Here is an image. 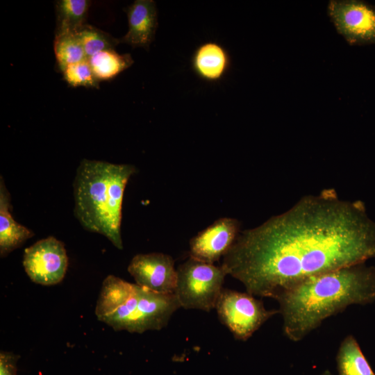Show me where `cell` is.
<instances>
[{"mask_svg":"<svg viewBox=\"0 0 375 375\" xmlns=\"http://www.w3.org/2000/svg\"><path fill=\"white\" fill-rule=\"evenodd\" d=\"M90 6L88 0H60L55 4L56 34L76 33L85 24Z\"/></svg>","mask_w":375,"mask_h":375,"instance_id":"16","label":"cell"},{"mask_svg":"<svg viewBox=\"0 0 375 375\" xmlns=\"http://www.w3.org/2000/svg\"><path fill=\"white\" fill-rule=\"evenodd\" d=\"M174 294L185 309L210 312L223 289L227 274L224 267L189 258L176 269Z\"/></svg>","mask_w":375,"mask_h":375,"instance_id":"5","label":"cell"},{"mask_svg":"<svg viewBox=\"0 0 375 375\" xmlns=\"http://www.w3.org/2000/svg\"><path fill=\"white\" fill-rule=\"evenodd\" d=\"M135 285L114 275L106 276L97 301L95 315L97 319L103 322L124 304L134 292Z\"/></svg>","mask_w":375,"mask_h":375,"instance_id":"14","label":"cell"},{"mask_svg":"<svg viewBox=\"0 0 375 375\" xmlns=\"http://www.w3.org/2000/svg\"><path fill=\"white\" fill-rule=\"evenodd\" d=\"M128 28L120 39L133 47L149 49L158 27L156 5L152 0H136L124 9Z\"/></svg>","mask_w":375,"mask_h":375,"instance_id":"11","label":"cell"},{"mask_svg":"<svg viewBox=\"0 0 375 375\" xmlns=\"http://www.w3.org/2000/svg\"><path fill=\"white\" fill-rule=\"evenodd\" d=\"M336 361L339 375H375L352 335L341 342Z\"/></svg>","mask_w":375,"mask_h":375,"instance_id":"15","label":"cell"},{"mask_svg":"<svg viewBox=\"0 0 375 375\" xmlns=\"http://www.w3.org/2000/svg\"><path fill=\"white\" fill-rule=\"evenodd\" d=\"M136 172L133 165L83 159L73 183L77 220L85 230L103 235L120 250L124 192Z\"/></svg>","mask_w":375,"mask_h":375,"instance_id":"3","label":"cell"},{"mask_svg":"<svg viewBox=\"0 0 375 375\" xmlns=\"http://www.w3.org/2000/svg\"><path fill=\"white\" fill-rule=\"evenodd\" d=\"M53 50L57 65L61 72L69 65L87 59L76 33L56 34Z\"/></svg>","mask_w":375,"mask_h":375,"instance_id":"18","label":"cell"},{"mask_svg":"<svg viewBox=\"0 0 375 375\" xmlns=\"http://www.w3.org/2000/svg\"><path fill=\"white\" fill-rule=\"evenodd\" d=\"M374 258L375 222L365 203L328 188L240 231L221 265L247 292L275 299L312 276Z\"/></svg>","mask_w":375,"mask_h":375,"instance_id":"1","label":"cell"},{"mask_svg":"<svg viewBox=\"0 0 375 375\" xmlns=\"http://www.w3.org/2000/svg\"><path fill=\"white\" fill-rule=\"evenodd\" d=\"M22 262L33 282L42 285H53L64 278L68 257L63 242L49 236L25 249Z\"/></svg>","mask_w":375,"mask_h":375,"instance_id":"7","label":"cell"},{"mask_svg":"<svg viewBox=\"0 0 375 375\" xmlns=\"http://www.w3.org/2000/svg\"><path fill=\"white\" fill-rule=\"evenodd\" d=\"M240 231L238 219H218L190 240V258L214 264L228 251Z\"/></svg>","mask_w":375,"mask_h":375,"instance_id":"10","label":"cell"},{"mask_svg":"<svg viewBox=\"0 0 375 375\" xmlns=\"http://www.w3.org/2000/svg\"><path fill=\"white\" fill-rule=\"evenodd\" d=\"M76 34L87 59L100 51L115 49L120 42V40L88 24H84Z\"/></svg>","mask_w":375,"mask_h":375,"instance_id":"19","label":"cell"},{"mask_svg":"<svg viewBox=\"0 0 375 375\" xmlns=\"http://www.w3.org/2000/svg\"><path fill=\"white\" fill-rule=\"evenodd\" d=\"M10 194L6 189L3 178L0 176V256H7L20 247L35 233L17 223L10 213Z\"/></svg>","mask_w":375,"mask_h":375,"instance_id":"13","label":"cell"},{"mask_svg":"<svg viewBox=\"0 0 375 375\" xmlns=\"http://www.w3.org/2000/svg\"><path fill=\"white\" fill-rule=\"evenodd\" d=\"M220 322L237 340L246 341L278 309L267 310L251 294L223 288L215 308Z\"/></svg>","mask_w":375,"mask_h":375,"instance_id":"6","label":"cell"},{"mask_svg":"<svg viewBox=\"0 0 375 375\" xmlns=\"http://www.w3.org/2000/svg\"><path fill=\"white\" fill-rule=\"evenodd\" d=\"M319 375H333V374L328 370H326Z\"/></svg>","mask_w":375,"mask_h":375,"instance_id":"22","label":"cell"},{"mask_svg":"<svg viewBox=\"0 0 375 375\" xmlns=\"http://www.w3.org/2000/svg\"><path fill=\"white\" fill-rule=\"evenodd\" d=\"M64 80L72 87L99 88L88 59L67 66L62 72Z\"/></svg>","mask_w":375,"mask_h":375,"instance_id":"20","label":"cell"},{"mask_svg":"<svg viewBox=\"0 0 375 375\" xmlns=\"http://www.w3.org/2000/svg\"><path fill=\"white\" fill-rule=\"evenodd\" d=\"M135 284L160 294H174L177 271L172 256L162 253L135 255L128 266Z\"/></svg>","mask_w":375,"mask_h":375,"instance_id":"9","label":"cell"},{"mask_svg":"<svg viewBox=\"0 0 375 375\" xmlns=\"http://www.w3.org/2000/svg\"><path fill=\"white\" fill-rule=\"evenodd\" d=\"M328 11L338 32L349 44L375 43V6L363 1L332 0Z\"/></svg>","mask_w":375,"mask_h":375,"instance_id":"8","label":"cell"},{"mask_svg":"<svg viewBox=\"0 0 375 375\" xmlns=\"http://www.w3.org/2000/svg\"><path fill=\"white\" fill-rule=\"evenodd\" d=\"M181 305L174 294L157 293L135 285L131 297L102 322L115 331L142 333L165 328Z\"/></svg>","mask_w":375,"mask_h":375,"instance_id":"4","label":"cell"},{"mask_svg":"<svg viewBox=\"0 0 375 375\" xmlns=\"http://www.w3.org/2000/svg\"><path fill=\"white\" fill-rule=\"evenodd\" d=\"M275 300L283 334L297 342L349 306L374 303L375 267L364 262L314 276L282 292Z\"/></svg>","mask_w":375,"mask_h":375,"instance_id":"2","label":"cell"},{"mask_svg":"<svg viewBox=\"0 0 375 375\" xmlns=\"http://www.w3.org/2000/svg\"><path fill=\"white\" fill-rule=\"evenodd\" d=\"M88 60L99 81L115 78L133 63L129 53L120 54L115 49L100 51L88 58Z\"/></svg>","mask_w":375,"mask_h":375,"instance_id":"17","label":"cell"},{"mask_svg":"<svg viewBox=\"0 0 375 375\" xmlns=\"http://www.w3.org/2000/svg\"><path fill=\"white\" fill-rule=\"evenodd\" d=\"M193 72L202 81L217 83L222 81L231 65V56L227 49L215 41L200 44L191 58Z\"/></svg>","mask_w":375,"mask_h":375,"instance_id":"12","label":"cell"},{"mask_svg":"<svg viewBox=\"0 0 375 375\" xmlns=\"http://www.w3.org/2000/svg\"><path fill=\"white\" fill-rule=\"evenodd\" d=\"M20 356L10 351L0 352V375H17V362Z\"/></svg>","mask_w":375,"mask_h":375,"instance_id":"21","label":"cell"}]
</instances>
